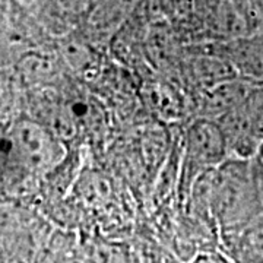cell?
<instances>
[{"instance_id":"obj_3","label":"cell","mask_w":263,"mask_h":263,"mask_svg":"<svg viewBox=\"0 0 263 263\" xmlns=\"http://www.w3.org/2000/svg\"><path fill=\"white\" fill-rule=\"evenodd\" d=\"M85 257L91 263H142L130 246L98 237H89L79 243Z\"/></svg>"},{"instance_id":"obj_4","label":"cell","mask_w":263,"mask_h":263,"mask_svg":"<svg viewBox=\"0 0 263 263\" xmlns=\"http://www.w3.org/2000/svg\"><path fill=\"white\" fill-rule=\"evenodd\" d=\"M9 124L0 123V176L10 180H18L13 164H12V151L9 141Z\"/></svg>"},{"instance_id":"obj_2","label":"cell","mask_w":263,"mask_h":263,"mask_svg":"<svg viewBox=\"0 0 263 263\" xmlns=\"http://www.w3.org/2000/svg\"><path fill=\"white\" fill-rule=\"evenodd\" d=\"M228 160L224 132L214 120L200 119L193 123L186 136V167L190 181L214 171Z\"/></svg>"},{"instance_id":"obj_6","label":"cell","mask_w":263,"mask_h":263,"mask_svg":"<svg viewBox=\"0 0 263 263\" xmlns=\"http://www.w3.org/2000/svg\"><path fill=\"white\" fill-rule=\"evenodd\" d=\"M245 243L250 254H253L254 259L263 260V227L253 228L246 235Z\"/></svg>"},{"instance_id":"obj_5","label":"cell","mask_w":263,"mask_h":263,"mask_svg":"<svg viewBox=\"0 0 263 263\" xmlns=\"http://www.w3.org/2000/svg\"><path fill=\"white\" fill-rule=\"evenodd\" d=\"M48 263H91L82 253L79 245H63L57 246V249L51 250V256L48 257Z\"/></svg>"},{"instance_id":"obj_7","label":"cell","mask_w":263,"mask_h":263,"mask_svg":"<svg viewBox=\"0 0 263 263\" xmlns=\"http://www.w3.org/2000/svg\"><path fill=\"white\" fill-rule=\"evenodd\" d=\"M192 263H234L226 254L219 252H205V253L197 254L192 260Z\"/></svg>"},{"instance_id":"obj_9","label":"cell","mask_w":263,"mask_h":263,"mask_svg":"<svg viewBox=\"0 0 263 263\" xmlns=\"http://www.w3.org/2000/svg\"><path fill=\"white\" fill-rule=\"evenodd\" d=\"M260 157L263 158V146H262V149H260Z\"/></svg>"},{"instance_id":"obj_8","label":"cell","mask_w":263,"mask_h":263,"mask_svg":"<svg viewBox=\"0 0 263 263\" xmlns=\"http://www.w3.org/2000/svg\"><path fill=\"white\" fill-rule=\"evenodd\" d=\"M160 263H183L181 260H179L177 257L171 256L168 253H162L160 256Z\"/></svg>"},{"instance_id":"obj_1","label":"cell","mask_w":263,"mask_h":263,"mask_svg":"<svg viewBox=\"0 0 263 263\" xmlns=\"http://www.w3.org/2000/svg\"><path fill=\"white\" fill-rule=\"evenodd\" d=\"M12 164L21 180L27 176L46 174L65 157V146L56 133L34 119H18L9 123Z\"/></svg>"}]
</instances>
